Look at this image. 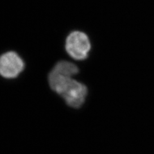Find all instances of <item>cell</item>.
Wrapping results in <instances>:
<instances>
[{"label":"cell","instance_id":"cell-1","mask_svg":"<svg viewBox=\"0 0 154 154\" xmlns=\"http://www.w3.org/2000/svg\"><path fill=\"white\" fill-rule=\"evenodd\" d=\"M79 71L75 64L62 60L57 62L48 75L51 88L73 108H79L84 102L88 94L86 86L72 78Z\"/></svg>","mask_w":154,"mask_h":154},{"label":"cell","instance_id":"cell-3","mask_svg":"<svg viewBox=\"0 0 154 154\" xmlns=\"http://www.w3.org/2000/svg\"><path fill=\"white\" fill-rule=\"evenodd\" d=\"M25 63L17 53L8 51L0 56V75L6 79H14L20 74Z\"/></svg>","mask_w":154,"mask_h":154},{"label":"cell","instance_id":"cell-2","mask_svg":"<svg viewBox=\"0 0 154 154\" xmlns=\"http://www.w3.org/2000/svg\"><path fill=\"white\" fill-rule=\"evenodd\" d=\"M65 46L67 53L71 57L77 60H82L88 56L91 42L85 33L74 31L67 36Z\"/></svg>","mask_w":154,"mask_h":154}]
</instances>
